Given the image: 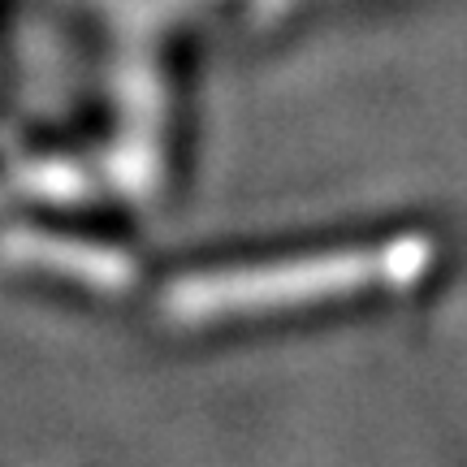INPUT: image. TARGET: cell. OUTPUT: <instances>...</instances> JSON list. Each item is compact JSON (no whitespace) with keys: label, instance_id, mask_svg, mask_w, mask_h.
<instances>
[{"label":"cell","instance_id":"1","mask_svg":"<svg viewBox=\"0 0 467 467\" xmlns=\"http://www.w3.org/2000/svg\"><path fill=\"white\" fill-rule=\"evenodd\" d=\"M437 247L424 234L389 238L381 247H347L265 260V265L195 273L165 290V312L178 325H208L225 317H255L273 307H299L317 299H347L359 290H399L429 273Z\"/></svg>","mask_w":467,"mask_h":467},{"label":"cell","instance_id":"2","mask_svg":"<svg viewBox=\"0 0 467 467\" xmlns=\"http://www.w3.org/2000/svg\"><path fill=\"white\" fill-rule=\"evenodd\" d=\"M9 251L31 260V265H48V268H69L74 277L100 285V290H121L130 285V265L126 255L100 247H74L69 238H39V234H14Z\"/></svg>","mask_w":467,"mask_h":467}]
</instances>
